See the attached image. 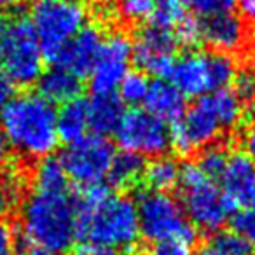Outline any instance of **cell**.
Returning a JSON list of instances; mask_svg holds the SVG:
<instances>
[{"mask_svg":"<svg viewBox=\"0 0 255 255\" xmlns=\"http://www.w3.org/2000/svg\"><path fill=\"white\" fill-rule=\"evenodd\" d=\"M143 103L147 112L159 117L164 123H177L185 112V96L164 79L150 82Z\"/></svg>","mask_w":255,"mask_h":255,"instance_id":"e0dca14e","label":"cell"},{"mask_svg":"<svg viewBox=\"0 0 255 255\" xmlns=\"http://www.w3.org/2000/svg\"><path fill=\"white\" fill-rule=\"evenodd\" d=\"M189 4L198 14L208 18V16L222 14V12H231L238 4V0H189Z\"/></svg>","mask_w":255,"mask_h":255,"instance_id":"f546056e","label":"cell"},{"mask_svg":"<svg viewBox=\"0 0 255 255\" xmlns=\"http://www.w3.org/2000/svg\"><path fill=\"white\" fill-rule=\"evenodd\" d=\"M143 171H145L143 157L131 152H123V154H116L107 177H109L110 184L114 187L129 189L142 180Z\"/></svg>","mask_w":255,"mask_h":255,"instance_id":"44dd1931","label":"cell"},{"mask_svg":"<svg viewBox=\"0 0 255 255\" xmlns=\"http://www.w3.org/2000/svg\"><path fill=\"white\" fill-rule=\"evenodd\" d=\"M243 147H245L243 152H247L248 156L255 161V123L245 129V133H243Z\"/></svg>","mask_w":255,"mask_h":255,"instance_id":"836d02e7","label":"cell"},{"mask_svg":"<svg viewBox=\"0 0 255 255\" xmlns=\"http://www.w3.org/2000/svg\"><path fill=\"white\" fill-rule=\"evenodd\" d=\"M21 234L30 247L65 254L77 241L79 213L75 196L67 191L33 189L19 215Z\"/></svg>","mask_w":255,"mask_h":255,"instance_id":"7a4b0ae2","label":"cell"},{"mask_svg":"<svg viewBox=\"0 0 255 255\" xmlns=\"http://www.w3.org/2000/svg\"><path fill=\"white\" fill-rule=\"evenodd\" d=\"M88 114H89V129L95 135L105 136L114 133L119 126L124 116V103L114 93L109 95H93L88 100Z\"/></svg>","mask_w":255,"mask_h":255,"instance_id":"ac0fdd59","label":"cell"},{"mask_svg":"<svg viewBox=\"0 0 255 255\" xmlns=\"http://www.w3.org/2000/svg\"><path fill=\"white\" fill-rule=\"evenodd\" d=\"M16 0H0V11L2 9H7V7H11L12 4H14Z\"/></svg>","mask_w":255,"mask_h":255,"instance_id":"ab89813d","label":"cell"},{"mask_svg":"<svg viewBox=\"0 0 255 255\" xmlns=\"http://www.w3.org/2000/svg\"><path fill=\"white\" fill-rule=\"evenodd\" d=\"M37 86H39V95L53 105L67 103L77 98L82 88L81 79L61 67H53L51 70L42 72L40 79L37 81Z\"/></svg>","mask_w":255,"mask_h":255,"instance_id":"ffe728a7","label":"cell"},{"mask_svg":"<svg viewBox=\"0 0 255 255\" xmlns=\"http://www.w3.org/2000/svg\"><path fill=\"white\" fill-rule=\"evenodd\" d=\"M117 143L124 152L140 157L164 156L171 147V131L168 124L147 110L133 109L124 112L116 131Z\"/></svg>","mask_w":255,"mask_h":255,"instance_id":"30bf717a","label":"cell"},{"mask_svg":"<svg viewBox=\"0 0 255 255\" xmlns=\"http://www.w3.org/2000/svg\"><path fill=\"white\" fill-rule=\"evenodd\" d=\"M21 255H60V254H54L51 250H46V248H39V247H26V250H23Z\"/></svg>","mask_w":255,"mask_h":255,"instance_id":"8d00e7d4","label":"cell"},{"mask_svg":"<svg viewBox=\"0 0 255 255\" xmlns=\"http://www.w3.org/2000/svg\"><path fill=\"white\" fill-rule=\"evenodd\" d=\"M30 25L37 35L44 58L54 60L88 21V7L82 0H32Z\"/></svg>","mask_w":255,"mask_h":255,"instance_id":"52a82bcc","label":"cell"},{"mask_svg":"<svg viewBox=\"0 0 255 255\" xmlns=\"http://www.w3.org/2000/svg\"><path fill=\"white\" fill-rule=\"evenodd\" d=\"M198 255H229V254H226V252H222L220 248H217L213 243H210V245H206V247H203L201 250L198 252Z\"/></svg>","mask_w":255,"mask_h":255,"instance_id":"74e56055","label":"cell"},{"mask_svg":"<svg viewBox=\"0 0 255 255\" xmlns=\"http://www.w3.org/2000/svg\"><path fill=\"white\" fill-rule=\"evenodd\" d=\"M227 157H229V152H227L224 147L210 145V147H206V149L199 150L196 166H198L208 178H212V180H219V177L222 175L224 168H226Z\"/></svg>","mask_w":255,"mask_h":255,"instance_id":"d4e9b609","label":"cell"},{"mask_svg":"<svg viewBox=\"0 0 255 255\" xmlns=\"http://www.w3.org/2000/svg\"><path fill=\"white\" fill-rule=\"evenodd\" d=\"M133 61L131 40L126 33L112 32L103 37L98 56L89 72L93 95H109L119 88Z\"/></svg>","mask_w":255,"mask_h":255,"instance_id":"7c38bea8","label":"cell"},{"mask_svg":"<svg viewBox=\"0 0 255 255\" xmlns=\"http://www.w3.org/2000/svg\"><path fill=\"white\" fill-rule=\"evenodd\" d=\"M241 119L243 100L231 89L199 96L170 129L171 145L180 154L198 152L236 129Z\"/></svg>","mask_w":255,"mask_h":255,"instance_id":"3957f363","label":"cell"},{"mask_svg":"<svg viewBox=\"0 0 255 255\" xmlns=\"http://www.w3.org/2000/svg\"><path fill=\"white\" fill-rule=\"evenodd\" d=\"M0 255H14V238L5 224L0 222Z\"/></svg>","mask_w":255,"mask_h":255,"instance_id":"d6a6232c","label":"cell"},{"mask_svg":"<svg viewBox=\"0 0 255 255\" xmlns=\"http://www.w3.org/2000/svg\"><path fill=\"white\" fill-rule=\"evenodd\" d=\"M75 255H121L119 252H110V250H102V248H93V247H82L81 250H77Z\"/></svg>","mask_w":255,"mask_h":255,"instance_id":"d590c367","label":"cell"},{"mask_svg":"<svg viewBox=\"0 0 255 255\" xmlns=\"http://www.w3.org/2000/svg\"><path fill=\"white\" fill-rule=\"evenodd\" d=\"M178 185L182 191L180 205L194 229L217 233L226 226L234 208L226 199L219 184L206 177L196 163L180 166Z\"/></svg>","mask_w":255,"mask_h":255,"instance_id":"8992f818","label":"cell"},{"mask_svg":"<svg viewBox=\"0 0 255 255\" xmlns=\"http://www.w3.org/2000/svg\"><path fill=\"white\" fill-rule=\"evenodd\" d=\"M33 189L39 191H67L68 177L63 164L56 157H44L37 164L33 173Z\"/></svg>","mask_w":255,"mask_h":255,"instance_id":"603a6c76","label":"cell"},{"mask_svg":"<svg viewBox=\"0 0 255 255\" xmlns=\"http://www.w3.org/2000/svg\"><path fill=\"white\" fill-rule=\"evenodd\" d=\"M103 35L96 26L86 25L72 40H68L67 46L54 56V67H61L65 70L72 72L79 79L89 75L95 60L98 56L100 46H102Z\"/></svg>","mask_w":255,"mask_h":255,"instance_id":"2e32d148","label":"cell"},{"mask_svg":"<svg viewBox=\"0 0 255 255\" xmlns=\"http://www.w3.org/2000/svg\"><path fill=\"white\" fill-rule=\"evenodd\" d=\"M79 213L77 240L88 247L110 252L133 250L140 238L135 201L123 194H110L102 184L84 187L75 198Z\"/></svg>","mask_w":255,"mask_h":255,"instance_id":"6da1fadb","label":"cell"},{"mask_svg":"<svg viewBox=\"0 0 255 255\" xmlns=\"http://www.w3.org/2000/svg\"><path fill=\"white\" fill-rule=\"evenodd\" d=\"M238 5H240L241 18L255 25V0H238Z\"/></svg>","mask_w":255,"mask_h":255,"instance_id":"e575fe53","label":"cell"},{"mask_svg":"<svg viewBox=\"0 0 255 255\" xmlns=\"http://www.w3.org/2000/svg\"><path fill=\"white\" fill-rule=\"evenodd\" d=\"M171 32L178 46H194L201 40V21L192 16H184Z\"/></svg>","mask_w":255,"mask_h":255,"instance_id":"4316f807","label":"cell"},{"mask_svg":"<svg viewBox=\"0 0 255 255\" xmlns=\"http://www.w3.org/2000/svg\"><path fill=\"white\" fill-rule=\"evenodd\" d=\"M140 236L152 243L177 241L191 247L196 241V229L189 222L180 201L168 192L145 191L136 199Z\"/></svg>","mask_w":255,"mask_h":255,"instance_id":"ba28073f","label":"cell"},{"mask_svg":"<svg viewBox=\"0 0 255 255\" xmlns=\"http://www.w3.org/2000/svg\"><path fill=\"white\" fill-rule=\"evenodd\" d=\"M114 157V145L105 136L88 135L79 142L70 143L60 161L70 180L82 187H89L105 180Z\"/></svg>","mask_w":255,"mask_h":255,"instance_id":"8fae6325","label":"cell"},{"mask_svg":"<svg viewBox=\"0 0 255 255\" xmlns=\"http://www.w3.org/2000/svg\"><path fill=\"white\" fill-rule=\"evenodd\" d=\"M119 14L128 21H149L156 11L154 0H119L117 2Z\"/></svg>","mask_w":255,"mask_h":255,"instance_id":"484cf974","label":"cell"},{"mask_svg":"<svg viewBox=\"0 0 255 255\" xmlns=\"http://www.w3.org/2000/svg\"><path fill=\"white\" fill-rule=\"evenodd\" d=\"M250 112H252V116L255 117V96L250 100Z\"/></svg>","mask_w":255,"mask_h":255,"instance_id":"b9f144b4","label":"cell"},{"mask_svg":"<svg viewBox=\"0 0 255 255\" xmlns=\"http://www.w3.org/2000/svg\"><path fill=\"white\" fill-rule=\"evenodd\" d=\"M56 109L39 93L14 96L0 114V129L14 149L26 159H44L54 152L58 142Z\"/></svg>","mask_w":255,"mask_h":255,"instance_id":"277c9868","label":"cell"},{"mask_svg":"<svg viewBox=\"0 0 255 255\" xmlns=\"http://www.w3.org/2000/svg\"><path fill=\"white\" fill-rule=\"evenodd\" d=\"M234 231L247 240L250 247H255V203L248 208H243L233 220Z\"/></svg>","mask_w":255,"mask_h":255,"instance_id":"f1b7e54d","label":"cell"},{"mask_svg":"<svg viewBox=\"0 0 255 255\" xmlns=\"http://www.w3.org/2000/svg\"><path fill=\"white\" fill-rule=\"evenodd\" d=\"M177 46L178 44L171 30L147 25L136 33L135 42H131L133 61L145 74L156 75L159 79L168 77L175 61Z\"/></svg>","mask_w":255,"mask_h":255,"instance_id":"4fadbf2b","label":"cell"},{"mask_svg":"<svg viewBox=\"0 0 255 255\" xmlns=\"http://www.w3.org/2000/svg\"><path fill=\"white\" fill-rule=\"evenodd\" d=\"M12 98H14V84L5 75V72L0 68V114Z\"/></svg>","mask_w":255,"mask_h":255,"instance_id":"1f68e13d","label":"cell"},{"mask_svg":"<svg viewBox=\"0 0 255 255\" xmlns=\"http://www.w3.org/2000/svg\"><path fill=\"white\" fill-rule=\"evenodd\" d=\"M234 93L241 100H252L255 96V72L254 70H238L234 79Z\"/></svg>","mask_w":255,"mask_h":255,"instance_id":"4dcf8cb0","label":"cell"},{"mask_svg":"<svg viewBox=\"0 0 255 255\" xmlns=\"http://www.w3.org/2000/svg\"><path fill=\"white\" fill-rule=\"evenodd\" d=\"M219 182L234 210L248 208L255 203V161L247 152L236 150L229 154Z\"/></svg>","mask_w":255,"mask_h":255,"instance_id":"5bb4252c","label":"cell"},{"mask_svg":"<svg viewBox=\"0 0 255 255\" xmlns=\"http://www.w3.org/2000/svg\"><path fill=\"white\" fill-rule=\"evenodd\" d=\"M212 243L229 255H250L252 252V247L247 243V240L241 234H238L236 231L234 233L217 234L212 240Z\"/></svg>","mask_w":255,"mask_h":255,"instance_id":"83f0119b","label":"cell"},{"mask_svg":"<svg viewBox=\"0 0 255 255\" xmlns=\"http://www.w3.org/2000/svg\"><path fill=\"white\" fill-rule=\"evenodd\" d=\"M149 84L143 72H128L126 77L119 84V100L128 105H138L143 103L149 91Z\"/></svg>","mask_w":255,"mask_h":255,"instance_id":"cb8c5ba5","label":"cell"},{"mask_svg":"<svg viewBox=\"0 0 255 255\" xmlns=\"http://www.w3.org/2000/svg\"><path fill=\"white\" fill-rule=\"evenodd\" d=\"M56 129L58 138L67 145L79 142L81 138L88 136L89 131V114H88V100L74 98L63 103L61 110L56 114Z\"/></svg>","mask_w":255,"mask_h":255,"instance_id":"d6986e66","label":"cell"},{"mask_svg":"<svg viewBox=\"0 0 255 255\" xmlns=\"http://www.w3.org/2000/svg\"><path fill=\"white\" fill-rule=\"evenodd\" d=\"M0 68L14 86H32L40 79L44 53L28 19L16 18L5 25L0 40Z\"/></svg>","mask_w":255,"mask_h":255,"instance_id":"9c48e42d","label":"cell"},{"mask_svg":"<svg viewBox=\"0 0 255 255\" xmlns=\"http://www.w3.org/2000/svg\"><path fill=\"white\" fill-rule=\"evenodd\" d=\"M201 40L215 53H240L248 42L247 23L233 11L208 16L201 21Z\"/></svg>","mask_w":255,"mask_h":255,"instance_id":"9a60e30c","label":"cell"},{"mask_svg":"<svg viewBox=\"0 0 255 255\" xmlns=\"http://www.w3.org/2000/svg\"><path fill=\"white\" fill-rule=\"evenodd\" d=\"M238 65L231 54L215 51H189L175 58L168 74L170 82L184 96L199 98L227 89L236 79Z\"/></svg>","mask_w":255,"mask_h":255,"instance_id":"5b68a950","label":"cell"},{"mask_svg":"<svg viewBox=\"0 0 255 255\" xmlns=\"http://www.w3.org/2000/svg\"><path fill=\"white\" fill-rule=\"evenodd\" d=\"M4 30H5V23L4 19L0 18V40H2V35H4Z\"/></svg>","mask_w":255,"mask_h":255,"instance_id":"60d3db41","label":"cell"},{"mask_svg":"<svg viewBox=\"0 0 255 255\" xmlns=\"http://www.w3.org/2000/svg\"><path fill=\"white\" fill-rule=\"evenodd\" d=\"M7 154H9L7 140H5L4 133H2V129H0V164H2L5 159H7Z\"/></svg>","mask_w":255,"mask_h":255,"instance_id":"f35d334b","label":"cell"},{"mask_svg":"<svg viewBox=\"0 0 255 255\" xmlns=\"http://www.w3.org/2000/svg\"><path fill=\"white\" fill-rule=\"evenodd\" d=\"M180 178V164L168 156L154 157L150 164H145L143 171V180L149 185V191L168 192L178 185Z\"/></svg>","mask_w":255,"mask_h":255,"instance_id":"7402d4cb","label":"cell"}]
</instances>
